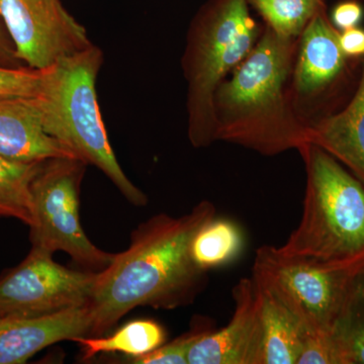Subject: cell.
<instances>
[{
  "label": "cell",
  "mask_w": 364,
  "mask_h": 364,
  "mask_svg": "<svg viewBox=\"0 0 364 364\" xmlns=\"http://www.w3.org/2000/svg\"><path fill=\"white\" fill-rule=\"evenodd\" d=\"M296 364H349L338 332H306Z\"/></svg>",
  "instance_id": "cell-20"
},
{
  "label": "cell",
  "mask_w": 364,
  "mask_h": 364,
  "mask_svg": "<svg viewBox=\"0 0 364 364\" xmlns=\"http://www.w3.org/2000/svg\"><path fill=\"white\" fill-rule=\"evenodd\" d=\"M233 299L229 324L200 337L189 351L188 364H261L260 291L253 277L239 280L233 287Z\"/></svg>",
  "instance_id": "cell-10"
},
{
  "label": "cell",
  "mask_w": 364,
  "mask_h": 364,
  "mask_svg": "<svg viewBox=\"0 0 364 364\" xmlns=\"http://www.w3.org/2000/svg\"><path fill=\"white\" fill-rule=\"evenodd\" d=\"M248 4V0H212L189 28L182 69L188 81V138L193 147L215 142V91L259 39Z\"/></svg>",
  "instance_id": "cell-5"
},
{
  "label": "cell",
  "mask_w": 364,
  "mask_h": 364,
  "mask_svg": "<svg viewBox=\"0 0 364 364\" xmlns=\"http://www.w3.org/2000/svg\"><path fill=\"white\" fill-rule=\"evenodd\" d=\"M0 155L23 162L76 158L46 133L36 98L16 95H0Z\"/></svg>",
  "instance_id": "cell-13"
},
{
  "label": "cell",
  "mask_w": 364,
  "mask_h": 364,
  "mask_svg": "<svg viewBox=\"0 0 364 364\" xmlns=\"http://www.w3.org/2000/svg\"><path fill=\"white\" fill-rule=\"evenodd\" d=\"M166 339L162 326L152 320L127 323L111 336L75 337L71 341L81 348L83 360L100 353H122L131 358L145 355L164 344Z\"/></svg>",
  "instance_id": "cell-16"
},
{
  "label": "cell",
  "mask_w": 364,
  "mask_h": 364,
  "mask_svg": "<svg viewBox=\"0 0 364 364\" xmlns=\"http://www.w3.org/2000/svg\"><path fill=\"white\" fill-rule=\"evenodd\" d=\"M363 275V268L315 264L287 257L270 245L256 251L252 272L310 333L338 330L350 312Z\"/></svg>",
  "instance_id": "cell-6"
},
{
  "label": "cell",
  "mask_w": 364,
  "mask_h": 364,
  "mask_svg": "<svg viewBox=\"0 0 364 364\" xmlns=\"http://www.w3.org/2000/svg\"><path fill=\"white\" fill-rule=\"evenodd\" d=\"M337 332L343 342L349 364H364V320L347 317Z\"/></svg>",
  "instance_id": "cell-23"
},
{
  "label": "cell",
  "mask_w": 364,
  "mask_h": 364,
  "mask_svg": "<svg viewBox=\"0 0 364 364\" xmlns=\"http://www.w3.org/2000/svg\"><path fill=\"white\" fill-rule=\"evenodd\" d=\"M42 161L23 162L0 155V218L33 223L31 186Z\"/></svg>",
  "instance_id": "cell-18"
},
{
  "label": "cell",
  "mask_w": 364,
  "mask_h": 364,
  "mask_svg": "<svg viewBox=\"0 0 364 364\" xmlns=\"http://www.w3.org/2000/svg\"><path fill=\"white\" fill-rule=\"evenodd\" d=\"M215 217L214 203L203 200L188 214H158L136 228L129 248L97 272L88 335L102 336L136 306L172 310L191 304L207 273L193 262L191 243Z\"/></svg>",
  "instance_id": "cell-1"
},
{
  "label": "cell",
  "mask_w": 364,
  "mask_h": 364,
  "mask_svg": "<svg viewBox=\"0 0 364 364\" xmlns=\"http://www.w3.org/2000/svg\"><path fill=\"white\" fill-rule=\"evenodd\" d=\"M339 35L326 11L314 16L304 28L294 65V88L299 97L334 93L350 77L352 67L358 61L345 56Z\"/></svg>",
  "instance_id": "cell-11"
},
{
  "label": "cell",
  "mask_w": 364,
  "mask_h": 364,
  "mask_svg": "<svg viewBox=\"0 0 364 364\" xmlns=\"http://www.w3.org/2000/svg\"><path fill=\"white\" fill-rule=\"evenodd\" d=\"M0 18L16 57L30 68H49L92 45L61 0H0Z\"/></svg>",
  "instance_id": "cell-9"
},
{
  "label": "cell",
  "mask_w": 364,
  "mask_h": 364,
  "mask_svg": "<svg viewBox=\"0 0 364 364\" xmlns=\"http://www.w3.org/2000/svg\"><path fill=\"white\" fill-rule=\"evenodd\" d=\"M42 82L43 70L28 66H0V95L36 97L39 95Z\"/></svg>",
  "instance_id": "cell-22"
},
{
  "label": "cell",
  "mask_w": 364,
  "mask_h": 364,
  "mask_svg": "<svg viewBox=\"0 0 364 364\" xmlns=\"http://www.w3.org/2000/svg\"><path fill=\"white\" fill-rule=\"evenodd\" d=\"M90 305L33 318H0V364L26 363L53 344L90 334Z\"/></svg>",
  "instance_id": "cell-12"
},
{
  "label": "cell",
  "mask_w": 364,
  "mask_h": 364,
  "mask_svg": "<svg viewBox=\"0 0 364 364\" xmlns=\"http://www.w3.org/2000/svg\"><path fill=\"white\" fill-rule=\"evenodd\" d=\"M104 62V52L92 44L56 65L43 69L42 87L35 98L46 133L86 165L97 167L129 202L144 207L147 196L122 169L100 112L97 81Z\"/></svg>",
  "instance_id": "cell-4"
},
{
  "label": "cell",
  "mask_w": 364,
  "mask_h": 364,
  "mask_svg": "<svg viewBox=\"0 0 364 364\" xmlns=\"http://www.w3.org/2000/svg\"><path fill=\"white\" fill-rule=\"evenodd\" d=\"M0 66L9 67V68L26 66L16 57L13 41L9 37L1 18H0Z\"/></svg>",
  "instance_id": "cell-26"
},
{
  "label": "cell",
  "mask_w": 364,
  "mask_h": 364,
  "mask_svg": "<svg viewBox=\"0 0 364 364\" xmlns=\"http://www.w3.org/2000/svg\"><path fill=\"white\" fill-rule=\"evenodd\" d=\"M243 245V235L238 225L215 217L196 234L191 243V257L196 267L207 272L236 259Z\"/></svg>",
  "instance_id": "cell-17"
},
{
  "label": "cell",
  "mask_w": 364,
  "mask_h": 364,
  "mask_svg": "<svg viewBox=\"0 0 364 364\" xmlns=\"http://www.w3.org/2000/svg\"><path fill=\"white\" fill-rule=\"evenodd\" d=\"M306 166V193L299 226L284 245L287 257L364 270V186L322 148L299 150Z\"/></svg>",
  "instance_id": "cell-3"
},
{
  "label": "cell",
  "mask_w": 364,
  "mask_h": 364,
  "mask_svg": "<svg viewBox=\"0 0 364 364\" xmlns=\"http://www.w3.org/2000/svg\"><path fill=\"white\" fill-rule=\"evenodd\" d=\"M257 284L263 329L261 364H296L306 330L272 291Z\"/></svg>",
  "instance_id": "cell-15"
},
{
  "label": "cell",
  "mask_w": 364,
  "mask_h": 364,
  "mask_svg": "<svg viewBox=\"0 0 364 364\" xmlns=\"http://www.w3.org/2000/svg\"><path fill=\"white\" fill-rule=\"evenodd\" d=\"M363 18V6L358 1L348 0L335 6L330 21L339 32H342V31L358 26Z\"/></svg>",
  "instance_id": "cell-24"
},
{
  "label": "cell",
  "mask_w": 364,
  "mask_h": 364,
  "mask_svg": "<svg viewBox=\"0 0 364 364\" xmlns=\"http://www.w3.org/2000/svg\"><path fill=\"white\" fill-rule=\"evenodd\" d=\"M282 37L299 39L314 16L326 11L325 0H248Z\"/></svg>",
  "instance_id": "cell-19"
},
{
  "label": "cell",
  "mask_w": 364,
  "mask_h": 364,
  "mask_svg": "<svg viewBox=\"0 0 364 364\" xmlns=\"http://www.w3.org/2000/svg\"><path fill=\"white\" fill-rule=\"evenodd\" d=\"M86 164L76 158H50L33 177L32 247L54 254L64 251L83 267L104 269L114 254L91 243L81 226L79 193Z\"/></svg>",
  "instance_id": "cell-7"
},
{
  "label": "cell",
  "mask_w": 364,
  "mask_h": 364,
  "mask_svg": "<svg viewBox=\"0 0 364 364\" xmlns=\"http://www.w3.org/2000/svg\"><path fill=\"white\" fill-rule=\"evenodd\" d=\"M306 143L329 153L364 186V59L350 100L340 111L306 124Z\"/></svg>",
  "instance_id": "cell-14"
},
{
  "label": "cell",
  "mask_w": 364,
  "mask_h": 364,
  "mask_svg": "<svg viewBox=\"0 0 364 364\" xmlns=\"http://www.w3.org/2000/svg\"><path fill=\"white\" fill-rule=\"evenodd\" d=\"M298 39L265 28L243 62L214 98L215 141L243 146L265 156L299 150L306 124L287 92Z\"/></svg>",
  "instance_id": "cell-2"
},
{
  "label": "cell",
  "mask_w": 364,
  "mask_h": 364,
  "mask_svg": "<svg viewBox=\"0 0 364 364\" xmlns=\"http://www.w3.org/2000/svg\"><path fill=\"white\" fill-rule=\"evenodd\" d=\"M97 272L69 269L32 247L0 279V318H33L88 305Z\"/></svg>",
  "instance_id": "cell-8"
},
{
  "label": "cell",
  "mask_w": 364,
  "mask_h": 364,
  "mask_svg": "<svg viewBox=\"0 0 364 364\" xmlns=\"http://www.w3.org/2000/svg\"><path fill=\"white\" fill-rule=\"evenodd\" d=\"M340 47L348 59L363 61L364 59V30L355 28L342 31L339 35Z\"/></svg>",
  "instance_id": "cell-25"
},
{
  "label": "cell",
  "mask_w": 364,
  "mask_h": 364,
  "mask_svg": "<svg viewBox=\"0 0 364 364\" xmlns=\"http://www.w3.org/2000/svg\"><path fill=\"white\" fill-rule=\"evenodd\" d=\"M208 331H210V329H203V328L200 330L196 329L195 331L182 335L169 344H162L161 346L145 355L131 358V363L188 364V358L191 347Z\"/></svg>",
  "instance_id": "cell-21"
}]
</instances>
